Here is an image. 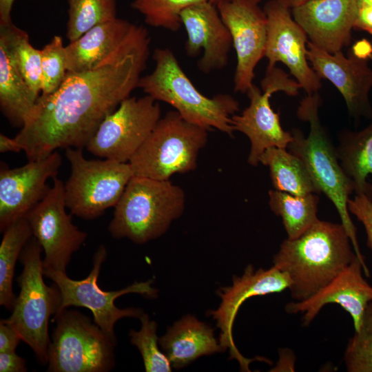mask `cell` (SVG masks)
Returning <instances> with one entry per match:
<instances>
[{
  "label": "cell",
  "instance_id": "cell-27",
  "mask_svg": "<svg viewBox=\"0 0 372 372\" xmlns=\"http://www.w3.org/2000/svg\"><path fill=\"white\" fill-rule=\"evenodd\" d=\"M3 233L0 245V304L12 311L17 298L12 290L16 262L32 233L25 217L12 223Z\"/></svg>",
  "mask_w": 372,
  "mask_h": 372
},
{
  "label": "cell",
  "instance_id": "cell-30",
  "mask_svg": "<svg viewBox=\"0 0 372 372\" xmlns=\"http://www.w3.org/2000/svg\"><path fill=\"white\" fill-rule=\"evenodd\" d=\"M66 37L70 42L116 17V0H68Z\"/></svg>",
  "mask_w": 372,
  "mask_h": 372
},
{
  "label": "cell",
  "instance_id": "cell-3",
  "mask_svg": "<svg viewBox=\"0 0 372 372\" xmlns=\"http://www.w3.org/2000/svg\"><path fill=\"white\" fill-rule=\"evenodd\" d=\"M322 99L318 92L307 94L297 110L298 117L308 122L310 132L307 137L300 129H293V140L287 148L305 165L315 185L331 201L340 217L353 248L363 266V272L370 276L365 258L362 255L357 237V229L348 209L350 195L355 192L353 182L344 172L327 131L319 117Z\"/></svg>",
  "mask_w": 372,
  "mask_h": 372
},
{
  "label": "cell",
  "instance_id": "cell-24",
  "mask_svg": "<svg viewBox=\"0 0 372 372\" xmlns=\"http://www.w3.org/2000/svg\"><path fill=\"white\" fill-rule=\"evenodd\" d=\"M39 97L0 43V108L3 115L12 126L21 128L33 112Z\"/></svg>",
  "mask_w": 372,
  "mask_h": 372
},
{
  "label": "cell",
  "instance_id": "cell-20",
  "mask_svg": "<svg viewBox=\"0 0 372 372\" xmlns=\"http://www.w3.org/2000/svg\"><path fill=\"white\" fill-rule=\"evenodd\" d=\"M358 8V0H309L291 15L309 42L333 54L350 45Z\"/></svg>",
  "mask_w": 372,
  "mask_h": 372
},
{
  "label": "cell",
  "instance_id": "cell-22",
  "mask_svg": "<svg viewBox=\"0 0 372 372\" xmlns=\"http://www.w3.org/2000/svg\"><path fill=\"white\" fill-rule=\"evenodd\" d=\"M363 266L355 258L324 287L309 298L285 305L288 313H302V324L309 325L327 304H338L351 317L355 331L361 324L364 313L372 301V286L362 276Z\"/></svg>",
  "mask_w": 372,
  "mask_h": 372
},
{
  "label": "cell",
  "instance_id": "cell-10",
  "mask_svg": "<svg viewBox=\"0 0 372 372\" xmlns=\"http://www.w3.org/2000/svg\"><path fill=\"white\" fill-rule=\"evenodd\" d=\"M107 256L106 247L103 245H99L92 258V269L87 276L82 280L69 278L66 271L43 269V273L53 281L59 289L61 302L59 313L71 306L90 309L94 317V322L112 340L117 342L114 333L116 322L127 317L139 318L143 311L140 308H118L114 304L115 300L131 293L154 298L157 297L158 290L152 287L153 280L134 282L127 287L116 291L101 289L98 285V278Z\"/></svg>",
  "mask_w": 372,
  "mask_h": 372
},
{
  "label": "cell",
  "instance_id": "cell-9",
  "mask_svg": "<svg viewBox=\"0 0 372 372\" xmlns=\"http://www.w3.org/2000/svg\"><path fill=\"white\" fill-rule=\"evenodd\" d=\"M65 156L71 166L64 184L70 214L89 220L114 207L134 176L130 163L107 158L89 160L82 148H67Z\"/></svg>",
  "mask_w": 372,
  "mask_h": 372
},
{
  "label": "cell",
  "instance_id": "cell-16",
  "mask_svg": "<svg viewBox=\"0 0 372 372\" xmlns=\"http://www.w3.org/2000/svg\"><path fill=\"white\" fill-rule=\"evenodd\" d=\"M267 18V39L265 56L267 68L284 64L307 94L318 92L321 79L307 58L308 37L293 19L289 9L276 0L268 1L263 9Z\"/></svg>",
  "mask_w": 372,
  "mask_h": 372
},
{
  "label": "cell",
  "instance_id": "cell-41",
  "mask_svg": "<svg viewBox=\"0 0 372 372\" xmlns=\"http://www.w3.org/2000/svg\"><path fill=\"white\" fill-rule=\"evenodd\" d=\"M15 0H0V23L12 21L11 11Z\"/></svg>",
  "mask_w": 372,
  "mask_h": 372
},
{
  "label": "cell",
  "instance_id": "cell-4",
  "mask_svg": "<svg viewBox=\"0 0 372 372\" xmlns=\"http://www.w3.org/2000/svg\"><path fill=\"white\" fill-rule=\"evenodd\" d=\"M154 70L141 76L138 87L157 101L173 107L186 121L218 130L229 136L234 134L231 116L239 111V103L228 94L213 97L203 94L193 84L167 48L154 50Z\"/></svg>",
  "mask_w": 372,
  "mask_h": 372
},
{
  "label": "cell",
  "instance_id": "cell-31",
  "mask_svg": "<svg viewBox=\"0 0 372 372\" xmlns=\"http://www.w3.org/2000/svg\"><path fill=\"white\" fill-rule=\"evenodd\" d=\"M209 0H134L132 8L154 28L178 31L182 24L181 13L187 8Z\"/></svg>",
  "mask_w": 372,
  "mask_h": 372
},
{
  "label": "cell",
  "instance_id": "cell-13",
  "mask_svg": "<svg viewBox=\"0 0 372 372\" xmlns=\"http://www.w3.org/2000/svg\"><path fill=\"white\" fill-rule=\"evenodd\" d=\"M66 208L64 184L56 177L45 196L25 216L44 252V269L65 271L72 254L87 238L73 224Z\"/></svg>",
  "mask_w": 372,
  "mask_h": 372
},
{
  "label": "cell",
  "instance_id": "cell-5",
  "mask_svg": "<svg viewBox=\"0 0 372 372\" xmlns=\"http://www.w3.org/2000/svg\"><path fill=\"white\" fill-rule=\"evenodd\" d=\"M185 194L169 180L133 176L114 207L108 231L114 238L144 244L159 238L183 213Z\"/></svg>",
  "mask_w": 372,
  "mask_h": 372
},
{
  "label": "cell",
  "instance_id": "cell-6",
  "mask_svg": "<svg viewBox=\"0 0 372 372\" xmlns=\"http://www.w3.org/2000/svg\"><path fill=\"white\" fill-rule=\"evenodd\" d=\"M43 249L32 237L23 249L19 261L23 271L17 278L20 289L12 314L4 320L20 335L33 351L40 364L48 362L51 316L59 312L61 298L57 286H48L43 280Z\"/></svg>",
  "mask_w": 372,
  "mask_h": 372
},
{
  "label": "cell",
  "instance_id": "cell-42",
  "mask_svg": "<svg viewBox=\"0 0 372 372\" xmlns=\"http://www.w3.org/2000/svg\"><path fill=\"white\" fill-rule=\"evenodd\" d=\"M282 6L288 8L292 9L295 7H297L304 2L309 0H276Z\"/></svg>",
  "mask_w": 372,
  "mask_h": 372
},
{
  "label": "cell",
  "instance_id": "cell-45",
  "mask_svg": "<svg viewBox=\"0 0 372 372\" xmlns=\"http://www.w3.org/2000/svg\"><path fill=\"white\" fill-rule=\"evenodd\" d=\"M371 44H372V41H371Z\"/></svg>",
  "mask_w": 372,
  "mask_h": 372
},
{
  "label": "cell",
  "instance_id": "cell-38",
  "mask_svg": "<svg viewBox=\"0 0 372 372\" xmlns=\"http://www.w3.org/2000/svg\"><path fill=\"white\" fill-rule=\"evenodd\" d=\"M354 29L372 34V6L359 7Z\"/></svg>",
  "mask_w": 372,
  "mask_h": 372
},
{
  "label": "cell",
  "instance_id": "cell-33",
  "mask_svg": "<svg viewBox=\"0 0 372 372\" xmlns=\"http://www.w3.org/2000/svg\"><path fill=\"white\" fill-rule=\"evenodd\" d=\"M344 360L349 372H372V301L364 313L359 329L349 340Z\"/></svg>",
  "mask_w": 372,
  "mask_h": 372
},
{
  "label": "cell",
  "instance_id": "cell-21",
  "mask_svg": "<svg viewBox=\"0 0 372 372\" xmlns=\"http://www.w3.org/2000/svg\"><path fill=\"white\" fill-rule=\"evenodd\" d=\"M181 21L187 35L186 54L194 58L203 50L198 70L209 74L225 68L233 43L216 6L209 1L191 6L182 12Z\"/></svg>",
  "mask_w": 372,
  "mask_h": 372
},
{
  "label": "cell",
  "instance_id": "cell-7",
  "mask_svg": "<svg viewBox=\"0 0 372 372\" xmlns=\"http://www.w3.org/2000/svg\"><path fill=\"white\" fill-rule=\"evenodd\" d=\"M209 131L176 110L168 112L128 162L134 176L165 180L174 174L195 170Z\"/></svg>",
  "mask_w": 372,
  "mask_h": 372
},
{
  "label": "cell",
  "instance_id": "cell-28",
  "mask_svg": "<svg viewBox=\"0 0 372 372\" xmlns=\"http://www.w3.org/2000/svg\"><path fill=\"white\" fill-rule=\"evenodd\" d=\"M0 43L7 49L30 87L39 96L42 85L41 50L31 44L27 32L12 21L0 23Z\"/></svg>",
  "mask_w": 372,
  "mask_h": 372
},
{
  "label": "cell",
  "instance_id": "cell-37",
  "mask_svg": "<svg viewBox=\"0 0 372 372\" xmlns=\"http://www.w3.org/2000/svg\"><path fill=\"white\" fill-rule=\"evenodd\" d=\"M25 360L15 351L0 352V372H25Z\"/></svg>",
  "mask_w": 372,
  "mask_h": 372
},
{
  "label": "cell",
  "instance_id": "cell-35",
  "mask_svg": "<svg viewBox=\"0 0 372 372\" xmlns=\"http://www.w3.org/2000/svg\"><path fill=\"white\" fill-rule=\"evenodd\" d=\"M348 209L360 221L366 234V245L372 251V198L364 194H355L348 200Z\"/></svg>",
  "mask_w": 372,
  "mask_h": 372
},
{
  "label": "cell",
  "instance_id": "cell-25",
  "mask_svg": "<svg viewBox=\"0 0 372 372\" xmlns=\"http://www.w3.org/2000/svg\"><path fill=\"white\" fill-rule=\"evenodd\" d=\"M335 148L340 164L353 182L355 194L372 198V185L366 178L372 176V120L359 131L342 130Z\"/></svg>",
  "mask_w": 372,
  "mask_h": 372
},
{
  "label": "cell",
  "instance_id": "cell-29",
  "mask_svg": "<svg viewBox=\"0 0 372 372\" xmlns=\"http://www.w3.org/2000/svg\"><path fill=\"white\" fill-rule=\"evenodd\" d=\"M318 194L293 195L278 190L269 192V205L273 212L282 218L288 238L301 235L318 220Z\"/></svg>",
  "mask_w": 372,
  "mask_h": 372
},
{
  "label": "cell",
  "instance_id": "cell-43",
  "mask_svg": "<svg viewBox=\"0 0 372 372\" xmlns=\"http://www.w3.org/2000/svg\"><path fill=\"white\" fill-rule=\"evenodd\" d=\"M229 1H232V0H209V1H210L211 3H212L214 5H216V4H218V3H220V2ZM247 1H249L250 2H252V3H256V4H258L260 2H261L263 0H247Z\"/></svg>",
  "mask_w": 372,
  "mask_h": 372
},
{
  "label": "cell",
  "instance_id": "cell-40",
  "mask_svg": "<svg viewBox=\"0 0 372 372\" xmlns=\"http://www.w3.org/2000/svg\"><path fill=\"white\" fill-rule=\"evenodd\" d=\"M350 49L360 57L368 59L372 57V44L366 39L355 42Z\"/></svg>",
  "mask_w": 372,
  "mask_h": 372
},
{
  "label": "cell",
  "instance_id": "cell-26",
  "mask_svg": "<svg viewBox=\"0 0 372 372\" xmlns=\"http://www.w3.org/2000/svg\"><path fill=\"white\" fill-rule=\"evenodd\" d=\"M275 189L296 196L320 194L304 163L285 148L271 147L260 156Z\"/></svg>",
  "mask_w": 372,
  "mask_h": 372
},
{
  "label": "cell",
  "instance_id": "cell-23",
  "mask_svg": "<svg viewBox=\"0 0 372 372\" xmlns=\"http://www.w3.org/2000/svg\"><path fill=\"white\" fill-rule=\"evenodd\" d=\"M172 366L180 369L203 355L225 351L209 325L187 315L169 327L158 339Z\"/></svg>",
  "mask_w": 372,
  "mask_h": 372
},
{
  "label": "cell",
  "instance_id": "cell-14",
  "mask_svg": "<svg viewBox=\"0 0 372 372\" xmlns=\"http://www.w3.org/2000/svg\"><path fill=\"white\" fill-rule=\"evenodd\" d=\"M149 44L145 27L117 17L92 28L65 46L68 72L113 63L131 54L149 50Z\"/></svg>",
  "mask_w": 372,
  "mask_h": 372
},
{
  "label": "cell",
  "instance_id": "cell-17",
  "mask_svg": "<svg viewBox=\"0 0 372 372\" xmlns=\"http://www.w3.org/2000/svg\"><path fill=\"white\" fill-rule=\"evenodd\" d=\"M287 273L273 265L270 269L256 270L249 265L242 276H234L231 286L217 291L221 302L216 310L208 311L220 329L219 342L225 351L229 349V358L236 360L242 371H249V364L255 359L245 358L238 350L233 338L232 327L237 313L249 298L280 293L291 286Z\"/></svg>",
  "mask_w": 372,
  "mask_h": 372
},
{
  "label": "cell",
  "instance_id": "cell-8",
  "mask_svg": "<svg viewBox=\"0 0 372 372\" xmlns=\"http://www.w3.org/2000/svg\"><path fill=\"white\" fill-rule=\"evenodd\" d=\"M49 345V372H108L115 366L112 340L81 312L63 309L54 316Z\"/></svg>",
  "mask_w": 372,
  "mask_h": 372
},
{
  "label": "cell",
  "instance_id": "cell-39",
  "mask_svg": "<svg viewBox=\"0 0 372 372\" xmlns=\"http://www.w3.org/2000/svg\"><path fill=\"white\" fill-rule=\"evenodd\" d=\"M23 151L21 145L14 138H10L4 134H0V152H15L18 153Z\"/></svg>",
  "mask_w": 372,
  "mask_h": 372
},
{
  "label": "cell",
  "instance_id": "cell-1",
  "mask_svg": "<svg viewBox=\"0 0 372 372\" xmlns=\"http://www.w3.org/2000/svg\"><path fill=\"white\" fill-rule=\"evenodd\" d=\"M149 54L133 53L93 70L68 72L55 92L40 95L14 137L28 161L60 148L85 147L104 118L138 87Z\"/></svg>",
  "mask_w": 372,
  "mask_h": 372
},
{
  "label": "cell",
  "instance_id": "cell-19",
  "mask_svg": "<svg viewBox=\"0 0 372 372\" xmlns=\"http://www.w3.org/2000/svg\"><path fill=\"white\" fill-rule=\"evenodd\" d=\"M308 61L318 76L330 81L342 96L347 111L356 121L372 120L369 93L372 88V68L368 59L355 55L349 49L329 53L311 42L307 43Z\"/></svg>",
  "mask_w": 372,
  "mask_h": 372
},
{
  "label": "cell",
  "instance_id": "cell-32",
  "mask_svg": "<svg viewBox=\"0 0 372 372\" xmlns=\"http://www.w3.org/2000/svg\"><path fill=\"white\" fill-rule=\"evenodd\" d=\"M141 327L138 331L132 329L129 335L131 343L136 347L143 360L147 372H170L172 364L164 352L158 347L157 324L146 313L139 318Z\"/></svg>",
  "mask_w": 372,
  "mask_h": 372
},
{
  "label": "cell",
  "instance_id": "cell-15",
  "mask_svg": "<svg viewBox=\"0 0 372 372\" xmlns=\"http://www.w3.org/2000/svg\"><path fill=\"white\" fill-rule=\"evenodd\" d=\"M216 6L230 32L236 54L234 91L247 93L254 84L255 68L265 54L267 16L258 4L247 0L223 1Z\"/></svg>",
  "mask_w": 372,
  "mask_h": 372
},
{
  "label": "cell",
  "instance_id": "cell-12",
  "mask_svg": "<svg viewBox=\"0 0 372 372\" xmlns=\"http://www.w3.org/2000/svg\"><path fill=\"white\" fill-rule=\"evenodd\" d=\"M161 118L158 101L147 94L129 96L104 118L85 147L96 156L128 163Z\"/></svg>",
  "mask_w": 372,
  "mask_h": 372
},
{
  "label": "cell",
  "instance_id": "cell-36",
  "mask_svg": "<svg viewBox=\"0 0 372 372\" xmlns=\"http://www.w3.org/2000/svg\"><path fill=\"white\" fill-rule=\"evenodd\" d=\"M22 341L19 333L4 319L0 320V352L15 351Z\"/></svg>",
  "mask_w": 372,
  "mask_h": 372
},
{
  "label": "cell",
  "instance_id": "cell-34",
  "mask_svg": "<svg viewBox=\"0 0 372 372\" xmlns=\"http://www.w3.org/2000/svg\"><path fill=\"white\" fill-rule=\"evenodd\" d=\"M42 96L55 92L63 82L67 72V56L65 46L62 38L55 35L41 50Z\"/></svg>",
  "mask_w": 372,
  "mask_h": 372
},
{
  "label": "cell",
  "instance_id": "cell-18",
  "mask_svg": "<svg viewBox=\"0 0 372 372\" xmlns=\"http://www.w3.org/2000/svg\"><path fill=\"white\" fill-rule=\"evenodd\" d=\"M61 154L50 155L29 162L19 167L0 168V231H3L25 215L48 194L50 178L57 177L61 165Z\"/></svg>",
  "mask_w": 372,
  "mask_h": 372
},
{
  "label": "cell",
  "instance_id": "cell-2",
  "mask_svg": "<svg viewBox=\"0 0 372 372\" xmlns=\"http://www.w3.org/2000/svg\"><path fill=\"white\" fill-rule=\"evenodd\" d=\"M356 258L344 226L318 219L297 238L285 240L273 262L289 276L291 297L301 301L324 287Z\"/></svg>",
  "mask_w": 372,
  "mask_h": 372
},
{
  "label": "cell",
  "instance_id": "cell-11",
  "mask_svg": "<svg viewBox=\"0 0 372 372\" xmlns=\"http://www.w3.org/2000/svg\"><path fill=\"white\" fill-rule=\"evenodd\" d=\"M260 85L261 89L253 84L247 92L249 105L240 114L231 116L234 131L244 134L250 141L247 162L252 166L260 163V156L267 149H286L293 140L291 132L282 127L280 112L273 111L271 106L272 94L282 92L295 96L301 89L296 80L277 66L266 69Z\"/></svg>",
  "mask_w": 372,
  "mask_h": 372
},
{
  "label": "cell",
  "instance_id": "cell-44",
  "mask_svg": "<svg viewBox=\"0 0 372 372\" xmlns=\"http://www.w3.org/2000/svg\"><path fill=\"white\" fill-rule=\"evenodd\" d=\"M372 6V0H358V7Z\"/></svg>",
  "mask_w": 372,
  "mask_h": 372
}]
</instances>
